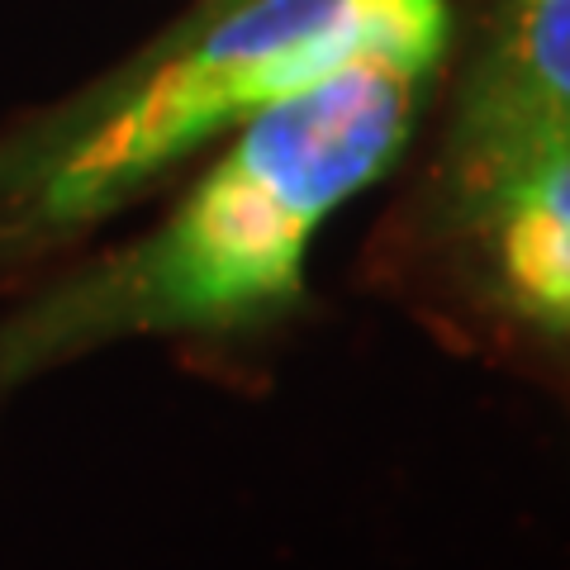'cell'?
I'll use <instances>...</instances> for the list:
<instances>
[{
	"label": "cell",
	"instance_id": "cell-1",
	"mask_svg": "<svg viewBox=\"0 0 570 570\" xmlns=\"http://www.w3.org/2000/svg\"><path fill=\"white\" fill-rule=\"evenodd\" d=\"M423 71L356 62L243 119L148 243L71 285L6 343V356H58L115 333H209L291 309L314 234L404 157Z\"/></svg>",
	"mask_w": 570,
	"mask_h": 570
},
{
	"label": "cell",
	"instance_id": "cell-2",
	"mask_svg": "<svg viewBox=\"0 0 570 570\" xmlns=\"http://www.w3.org/2000/svg\"><path fill=\"white\" fill-rule=\"evenodd\" d=\"M448 33V0H243L52 157L33 186V219L48 228L96 219L228 124L343 67L395 62L428 77Z\"/></svg>",
	"mask_w": 570,
	"mask_h": 570
},
{
	"label": "cell",
	"instance_id": "cell-3",
	"mask_svg": "<svg viewBox=\"0 0 570 570\" xmlns=\"http://www.w3.org/2000/svg\"><path fill=\"white\" fill-rule=\"evenodd\" d=\"M570 148V0H519L475 62L448 138V205L480 224L504 190Z\"/></svg>",
	"mask_w": 570,
	"mask_h": 570
},
{
	"label": "cell",
	"instance_id": "cell-4",
	"mask_svg": "<svg viewBox=\"0 0 570 570\" xmlns=\"http://www.w3.org/2000/svg\"><path fill=\"white\" fill-rule=\"evenodd\" d=\"M504 305L551 337H570V148L523 176L475 224Z\"/></svg>",
	"mask_w": 570,
	"mask_h": 570
}]
</instances>
